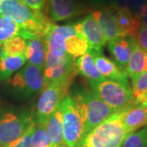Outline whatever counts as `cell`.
<instances>
[{
  "label": "cell",
  "instance_id": "obj_18",
  "mask_svg": "<svg viewBox=\"0 0 147 147\" xmlns=\"http://www.w3.org/2000/svg\"><path fill=\"white\" fill-rule=\"evenodd\" d=\"M47 53V45L44 37H36L27 40L26 56L28 63L38 68L44 69Z\"/></svg>",
  "mask_w": 147,
  "mask_h": 147
},
{
  "label": "cell",
  "instance_id": "obj_34",
  "mask_svg": "<svg viewBox=\"0 0 147 147\" xmlns=\"http://www.w3.org/2000/svg\"><path fill=\"white\" fill-rule=\"evenodd\" d=\"M133 0H116L115 7L120 10L131 11Z\"/></svg>",
  "mask_w": 147,
  "mask_h": 147
},
{
  "label": "cell",
  "instance_id": "obj_6",
  "mask_svg": "<svg viewBox=\"0 0 147 147\" xmlns=\"http://www.w3.org/2000/svg\"><path fill=\"white\" fill-rule=\"evenodd\" d=\"M74 69L75 61L68 53L62 57H56L47 52L43 69L45 88L51 82L69 84L75 71Z\"/></svg>",
  "mask_w": 147,
  "mask_h": 147
},
{
  "label": "cell",
  "instance_id": "obj_33",
  "mask_svg": "<svg viewBox=\"0 0 147 147\" xmlns=\"http://www.w3.org/2000/svg\"><path fill=\"white\" fill-rule=\"evenodd\" d=\"M147 6V0H133L131 11L138 16H141L143 10Z\"/></svg>",
  "mask_w": 147,
  "mask_h": 147
},
{
  "label": "cell",
  "instance_id": "obj_36",
  "mask_svg": "<svg viewBox=\"0 0 147 147\" xmlns=\"http://www.w3.org/2000/svg\"><path fill=\"white\" fill-rule=\"evenodd\" d=\"M139 105H143V106H145V107H147V96L145 98V99H144V100H142V102H141Z\"/></svg>",
  "mask_w": 147,
  "mask_h": 147
},
{
  "label": "cell",
  "instance_id": "obj_22",
  "mask_svg": "<svg viewBox=\"0 0 147 147\" xmlns=\"http://www.w3.org/2000/svg\"><path fill=\"white\" fill-rule=\"evenodd\" d=\"M27 59L26 53L19 56H3L0 59V80H6L11 77L12 74L25 65Z\"/></svg>",
  "mask_w": 147,
  "mask_h": 147
},
{
  "label": "cell",
  "instance_id": "obj_38",
  "mask_svg": "<svg viewBox=\"0 0 147 147\" xmlns=\"http://www.w3.org/2000/svg\"><path fill=\"white\" fill-rule=\"evenodd\" d=\"M3 147H12V146H11L10 144H9V145H7V146H3Z\"/></svg>",
  "mask_w": 147,
  "mask_h": 147
},
{
  "label": "cell",
  "instance_id": "obj_30",
  "mask_svg": "<svg viewBox=\"0 0 147 147\" xmlns=\"http://www.w3.org/2000/svg\"><path fill=\"white\" fill-rule=\"evenodd\" d=\"M89 5L98 9L105 7H115L116 0H84Z\"/></svg>",
  "mask_w": 147,
  "mask_h": 147
},
{
  "label": "cell",
  "instance_id": "obj_17",
  "mask_svg": "<svg viewBox=\"0 0 147 147\" xmlns=\"http://www.w3.org/2000/svg\"><path fill=\"white\" fill-rule=\"evenodd\" d=\"M114 12L122 36L136 38L142 28L140 16L135 15L131 11H125L114 7Z\"/></svg>",
  "mask_w": 147,
  "mask_h": 147
},
{
  "label": "cell",
  "instance_id": "obj_4",
  "mask_svg": "<svg viewBox=\"0 0 147 147\" xmlns=\"http://www.w3.org/2000/svg\"><path fill=\"white\" fill-rule=\"evenodd\" d=\"M90 86L95 93L116 112L126 110L135 104L129 84L104 79Z\"/></svg>",
  "mask_w": 147,
  "mask_h": 147
},
{
  "label": "cell",
  "instance_id": "obj_8",
  "mask_svg": "<svg viewBox=\"0 0 147 147\" xmlns=\"http://www.w3.org/2000/svg\"><path fill=\"white\" fill-rule=\"evenodd\" d=\"M8 84L25 96L38 93L45 88L43 69L27 63L8 81Z\"/></svg>",
  "mask_w": 147,
  "mask_h": 147
},
{
  "label": "cell",
  "instance_id": "obj_39",
  "mask_svg": "<svg viewBox=\"0 0 147 147\" xmlns=\"http://www.w3.org/2000/svg\"><path fill=\"white\" fill-rule=\"evenodd\" d=\"M3 1V0H0V4H1V3H2Z\"/></svg>",
  "mask_w": 147,
  "mask_h": 147
},
{
  "label": "cell",
  "instance_id": "obj_35",
  "mask_svg": "<svg viewBox=\"0 0 147 147\" xmlns=\"http://www.w3.org/2000/svg\"><path fill=\"white\" fill-rule=\"evenodd\" d=\"M140 17H141V21H142V28H147V6L143 10Z\"/></svg>",
  "mask_w": 147,
  "mask_h": 147
},
{
  "label": "cell",
  "instance_id": "obj_32",
  "mask_svg": "<svg viewBox=\"0 0 147 147\" xmlns=\"http://www.w3.org/2000/svg\"><path fill=\"white\" fill-rule=\"evenodd\" d=\"M25 5L28 6L32 9L42 11L45 7L46 0H20Z\"/></svg>",
  "mask_w": 147,
  "mask_h": 147
},
{
  "label": "cell",
  "instance_id": "obj_3",
  "mask_svg": "<svg viewBox=\"0 0 147 147\" xmlns=\"http://www.w3.org/2000/svg\"><path fill=\"white\" fill-rule=\"evenodd\" d=\"M127 135L121 122V111L116 112L91 130L80 147H122Z\"/></svg>",
  "mask_w": 147,
  "mask_h": 147
},
{
  "label": "cell",
  "instance_id": "obj_24",
  "mask_svg": "<svg viewBox=\"0 0 147 147\" xmlns=\"http://www.w3.org/2000/svg\"><path fill=\"white\" fill-rule=\"evenodd\" d=\"M27 47V40L24 38L14 36L2 43L3 56H19L26 53Z\"/></svg>",
  "mask_w": 147,
  "mask_h": 147
},
{
  "label": "cell",
  "instance_id": "obj_23",
  "mask_svg": "<svg viewBox=\"0 0 147 147\" xmlns=\"http://www.w3.org/2000/svg\"><path fill=\"white\" fill-rule=\"evenodd\" d=\"M65 45L66 53L74 58L84 55L88 53L89 48L87 40L79 34L68 37L65 41Z\"/></svg>",
  "mask_w": 147,
  "mask_h": 147
},
{
  "label": "cell",
  "instance_id": "obj_15",
  "mask_svg": "<svg viewBox=\"0 0 147 147\" xmlns=\"http://www.w3.org/2000/svg\"><path fill=\"white\" fill-rule=\"evenodd\" d=\"M121 122L127 134L147 125V107L142 105H131L121 111Z\"/></svg>",
  "mask_w": 147,
  "mask_h": 147
},
{
  "label": "cell",
  "instance_id": "obj_5",
  "mask_svg": "<svg viewBox=\"0 0 147 147\" xmlns=\"http://www.w3.org/2000/svg\"><path fill=\"white\" fill-rule=\"evenodd\" d=\"M59 109L61 113L64 142L66 147H80L85 137L84 122L74 98L65 95Z\"/></svg>",
  "mask_w": 147,
  "mask_h": 147
},
{
  "label": "cell",
  "instance_id": "obj_21",
  "mask_svg": "<svg viewBox=\"0 0 147 147\" xmlns=\"http://www.w3.org/2000/svg\"><path fill=\"white\" fill-rule=\"evenodd\" d=\"M147 70V60L146 53L137 45V42L133 46L131 57L127 65L126 71L131 79L137 78L138 75Z\"/></svg>",
  "mask_w": 147,
  "mask_h": 147
},
{
  "label": "cell",
  "instance_id": "obj_12",
  "mask_svg": "<svg viewBox=\"0 0 147 147\" xmlns=\"http://www.w3.org/2000/svg\"><path fill=\"white\" fill-rule=\"evenodd\" d=\"M88 52L92 55L95 65L98 71L105 79L129 84L127 78L128 76L125 70L121 69L114 61L104 56L101 53V50L96 51L88 48Z\"/></svg>",
  "mask_w": 147,
  "mask_h": 147
},
{
  "label": "cell",
  "instance_id": "obj_16",
  "mask_svg": "<svg viewBox=\"0 0 147 147\" xmlns=\"http://www.w3.org/2000/svg\"><path fill=\"white\" fill-rule=\"evenodd\" d=\"M80 22L82 34L88 43L89 49L100 51L106 42L100 26L92 14H88Z\"/></svg>",
  "mask_w": 147,
  "mask_h": 147
},
{
  "label": "cell",
  "instance_id": "obj_31",
  "mask_svg": "<svg viewBox=\"0 0 147 147\" xmlns=\"http://www.w3.org/2000/svg\"><path fill=\"white\" fill-rule=\"evenodd\" d=\"M137 45L145 53L147 52V28H141L136 37Z\"/></svg>",
  "mask_w": 147,
  "mask_h": 147
},
{
  "label": "cell",
  "instance_id": "obj_29",
  "mask_svg": "<svg viewBox=\"0 0 147 147\" xmlns=\"http://www.w3.org/2000/svg\"><path fill=\"white\" fill-rule=\"evenodd\" d=\"M35 126V122H34L27 131L24 133V135L19 139L15 146L13 147H33L32 146V134Z\"/></svg>",
  "mask_w": 147,
  "mask_h": 147
},
{
  "label": "cell",
  "instance_id": "obj_37",
  "mask_svg": "<svg viewBox=\"0 0 147 147\" xmlns=\"http://www.w3.org/2000/svg\"><path fill=\"white\" fill-rule=\"evenodd\" d=\"M3 48H2V44H0V59L3 57Z\"/></svg>",
  "mask_w": 147,
  "mask_h": 147
},
{
  "label": "cell",
  "instance_id": "obj_19",
  "mask_svg": "<svg viewBox=\"0 0 147 147\" xmlns=\"http://www.w3.org/2000/svg\"><path fill=\"white\" fill-rule=\"evenodd\" d=\"M43 124L51 139V147H66L64 142L61 113L59 108L47 118Z\"/></svg>",
  "mask_w": 147,
  "mask_h": 147
},
{
  "label": "cell",
  "instance_id": "obj_14",
  "mask_svg": "<svg viewBox=\"0 0 147 147\" xmlns=\"http://www.w3.org/2000/svg\"><path fill=\"white\" fill-rule=\"evenodd\" d=\"M97 21L106 42H110L117 37L122 36L116 21L114 7H105L94 11L92 13Z\"/></svg>",
  "mask_w": 147,
  "mask_h": 147
},
{
  "label": "cell",
  "instance_id": "obj_2",
  "mask_svg": "<svg viewBox=\"0 0 147 147\" xmlns=\"http://www.w3.org/2000/svg\"><path fill=\"white\" fill-rule=\"evenodd\" d=\"M73 98L84 122L85 136L116 113L92 90H82Z\"/></svg>",
  "mask_w": 147,
  "mask_h": 147
},
{
  "label": "cell",
  "instance_id": "obj_40",
  "mask_svg": "<svg viewBox=\"0 0 147 147\" xmlns=\"http://www.w3.org/2000/svg\"><path fill=\"white\" fill-rule=\"evenodd\" d=\"M146 60H147V52L146 53Z\"/></svg>",
  "mask_w": 147,
  "mask_h": 147
},
{
  "label": "cell",
  "instance_id": "obj_25",
  "mask_svg": "<svg viewBox=\"0 0 147 147\" xmlns=\"http://www.w3.org/2000/svg\"><path fill=\"white\" fill-rule=\"evenodd\" d=\"M22 29L10 18L0 15V44L14 36H21Z\"/></svg>",
  "mask_w": 147,
  "mask_h": 147
},
{
  "label": "cell",
  "instance_id": "obj_28",
  "mask_svg": "<svg viewBox=\"0 0 147 147\" xmlns=\"http://www.w3.org/2000/svg\"><path fill=\"white\" fill-rule=\"evenodd\" d=\"M122 147H147V127L127 135Z\"/></svg>",
  "mask_w": 147,
  "mask_h": 147
},
{
  "label": "cell",
  "instance_id": "obj_9",
  "mask_svg": "<svg viewBox=\"0 0 147 147\" xmlns=\"http://www.w3.org/2000/svg\"><path fill=\"white\" fill-rule=\"evenodd\" d=\"M33 123L30 117L6 113L0 118V146H5L21 138Z\"/></svg>",
  "mask_w": 147,
  "mask_h": 147
},
{
  "label": "cell",
  "instance_id": "obj_1",
  "mask_svg": "<svg viewBox=\"0 0 147 147\" xmlns=\"http://www.w3.org/2000/svg\"><path fill=\"white\" fill-rule=\"evenodd\" d=\"M0 15L16 21L22 29L21 37L26 40L44 37L51 22L43 11L34 10L20 0H3L0 4Z\"/></svg>",
  "mask_w": 147,
  "mask_h": 147
},
{
  "label": "cell",
  "instance_id": "obj_11",
  "mask_svg": "<svg viewBox=\"0 0 147 147\" xmlns=\"http://www.w3.org/2000/svg\"><path fill=\"white\" fill-rule=\"evenodd\" d=\"M43 12L51 22L68 20L85 11L80 0H46Z\"/></svg>",
  "mask_w": 147,
  "mask_h": 147
},
{
  "label": "cell",
  "instance_id": "obj_7",
  "mask_svg": "<svg viewBox=\"0 0 147 147\" xmlns=\"http://www.w3.org/2000/svg\"><path fill=\"white\" fill-rule=\"evenodd\" d=\"M69 84L51 82L42 90L38 100L36 123L43 124L47 119L57 110L65 96Z\"/></svg>",
  "mask_w": 147,
  "mask_h": 147
},
{
  "label": "cell",
  "instance_id": "obj_20",
  "mask_svg": "<svg viewBox=\"0 0 147 147\" xmlns=\"http://www.w3.org/2000/svg\"><path fill=\"white\" fill-rule=\"evenodd\" d=\"M75 68L80 74L88 80L89 84L97 83L105 79L98 71L95 65L93 57L88 51L78 57L75 61Z\"/></svg>",
  "mask_w": 147,
  "mask_h": 147
},
{
  "label": "cell",
  "instance_id": "obj_13",
  "mask_svg": "<svg viewBox=\"0 0 147 147\" xmlns=\"http://www.w3.org/2000/svg\"><path fill=\"white\" fill-rule=\"evenodd\" d=\"M136 42V38L119 36L109 42V51L114 59V61L123 70L126 69L127 65L131 57L133 46Z\"/></svg>",
  "mask_w": 147,
  "mask_h": 147
},
{
  "label": "cell",
  "instance_id": "obj_10",
  "mask_svg": "<svg viewBox=\"0 0 147 147\" xmlns=\"http://www.w3.org/2000/svg\"><path fill=\"white\" fill-rule=\"evenodd\" d=\"M78 34L74 24L57 26L52 22L47 25L44 34L47 45V52L56 57H62L66 54L65 41L69 36Z\"/></svg>",
  "mask_w": 147,
  "mask_h": 147
},
{
  "label": "cell",
  "instance_id": "obj_26",
  "mask_svg": "<svg viewBox=\"0 0 147 147\" xmlns=\"http://www.w3.org/2000/svg\"><path fill=\"white\" fill-rule=\"evenodd\" d=\"M134 102L139 105L147 96V70L131 79Z\"/></svg>",
  "mask_w": 147,
  "mask_h": 147
},
{
  "label": "cell",
  "instance_id": "obj_27",
  "mask_svg": "<svg viewBox=\"0 0 147 147\" xmlns=\"http://www.w3.org/2000/svg\"><path fill=\"white\" fill-rule=\"evenodd\" d=\"M33 147H51V139L44 124L35 123L32 134Z\"/></svg>",
  "mask_w": 147,
  "mask_h": 147
}]
</instances>
